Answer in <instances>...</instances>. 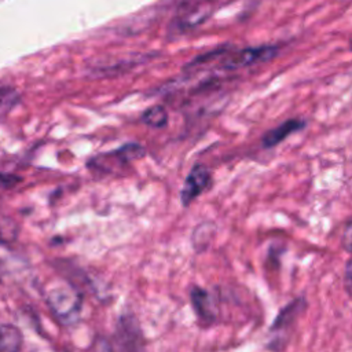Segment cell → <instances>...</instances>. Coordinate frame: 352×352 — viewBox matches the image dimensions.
<instances>
[{"label": "cell", "instance_id": "obj_1", "mask_svg": "<svg viewBox=\"0 0 352 352\" xmlns=\"http://www.w3.org/2000/svg\"><path fill=\"white\" fill-rule=\"evenodd\" d=\"M146 150L136 142H128L114 150L99 153L87 161V168L96 175H110L140 160Z\"/></svg>", "mask_w": 352, "mask_h": 352}, {"label": "cell", "instance_id": "obj_2", "mask_svg": "<svg viewBox=\"0 0 352 352\" xmlns=\"http://www.w3.org/2000/svg\"><path fill=\"white\" fill-rule=\"evenodd\" d=\"M47 302L59 320L72 323L78 319L82 309V293L76 285H59L50 290Z\"/></svg>", "mask_w": 352, "mask_h": 352}, {"label": "cell", "instance_id": "obj_3", "mask_svg": "<svg viewBox=\"0 0 352 352\" xmlns=\"http://www.w3.org/2000/svg\"><path fill=\"white\" fill-rule=\"evenodd\" d=\"M212 186V173L204 164H194L184 179L180 201L183 208H188L199 195H202Z\"/></svg>", "mask_w": 352, "mask_h": 352}, {"label": "cell", "instance_id": "obj_4", "mask_svg": "<svg viewBox=\"0 0 352 352\" xmlns=\"http://www.w3.org/2000/svg\"><path fill=\"white\" fill-rule=\"evenodd\" d=\"M212 12L210 0H195L192 3H187L180 8L177 15L175 16L170 30L177 33H184L195 26L201 25Z\"/></svg>", "mask_w": 352, "mask_h": 352}, {"label": "cell", "instance_id": "obj_5", "mask_svg": "<svg viewBox=\"0 0 352 352\" xmlns=\"http://www.w3.org/2000/svg\"><path fill=\"white\" fill-rule=\"evenodd\" d=\"M275 55H276V47L274 45L243 48L226 55L223 60L219 63V67L221 70H235V69L246 67L249 65H254L257 62L268 60Z\"/></svg>", "mask_w": 352, "mask_h": 352}, {"label": "cell", "instance_id": "obj_6", "mask_svg": "<svg viewBox=\"0 0 352 352\" xmlns=\"http://www.w3.org/2000/svg\"><path fill=\"white\" fill-rule=\"evenodd\" d=\"M117 349H142L143 348V334L139 323L133 315H121L116 331L114 341Z\"/></svg>", "mask_w": 352, "mask_h": 352}, {"label": "cell", "instance_id": "obj_7", "mask_svg": "<svg viewBox=\"0 0 352 352\" xmlns=\"http://www.w3.org/2000/svg\"><path fill=\"white\" fill-rule=\"evenodd\" d=\"M190 301L201 324L210 326L217 320V309L213 297L206 289L201 286H192L190 289Z\"/></svg>", "mask_w": 352, "mask_h": 352}, {"label": "cell", "instance_id": "obj_8", "mask_svg": "<svg viewBox=\"0 0 352 352\" xmlns=\"http://www.w3.org/2000/svg\"><path fill=\"white\" fill-rule=\"evenodd\" d=\"M307 126V122L301 118H289L279 124L275 128L268 129L263 136H261V144L265 148H272L278 146L280 142H283L287 136H290L294 132L302 131Z\"/></svg>", "mask_w": 352, "mask_h": 352}, {"label": "cell", "instance_id": "obj_9", "mask_svg": "<svg viewBox=\"0 0 352 352\" xmlns=\"http://www.w3.org/2000/svg\"><path fill=\"white\" fill-rule=\"evenodd\" d=\"M307 307V301L302 297H297L294 300H292L289 304H286L276 315V318L274 319L270 330L274 331H282L287 327H290L296 319L304 312Z\"/></svg>", "mask_w": 352, "mask_h": 352}, {"label": "cell", "instance_id": "obj_10", "mask_svg": "<svg viewBox=\"0 0 352 352\" xmlns=\"http://www.w3.org/2000/svg\"><path fill=\"white\" fill-rule=\"evenodd\" d=\"M216 234V226L212 221H204L198 224L191 235V243L197 253H201L208 249Z\"/></svg>", "mask_w": 352, "mask_h": 352}, {"label": "cell", "instance_id": "obj_11", "mask_svg": "<svg viewBox=\"0 0 352 352\" xmlns=\"http://www.w3.org/2000/svg\"><path fill=\"white\" fill-rule=\"evenodd\" d=\"M140 120L144 125L153 129H161L168 124V110L162 104L150 106L143 111Z\"/></svg>", "mask_w": 352, "mask_h": 352}, {"label": "cell", "instance_id": "obj_12", "mask_svg": "<svg viewBox=\"0 0 352 352\" xmlns=\"http://www.w3.org/2000/svg\"><path fill=\"white\" fill-rule=\"evenodd\" d=\"M22 345L19 329L11 324L0 326V351H18Z\"/></svg>", "mask_w": 352, "mask_h": 352}, {"label": "cell", "instance_id": "obj_13", "mask_svg": "<svg viewBox=\"0 0 352 352\" xmlns=\"http://www.w3.org/2000/svg\"><path fill=\"white\" fill-rule=\"evenodd\" d=\"M351 260H346V264H345V289L348 292V294H351Z\"/></svg>", "mask_w": 352, "mask_h": 352}, {"label": "cell", "instance_id": "obj_14", "mask_svg": "<svg viewBox=\"0 0 352 352\" xmlns=\"http://www.w3.org/2000/svg\"><path fill=\"white\" fill-rule=\"evenodd\" d=\"M344 245H345V249L349 252L351 250V220L346 221V226H345V231H344Z\"/></svg>", "mask_w": 352, "mask_h": 352}, {"label": "cell", "instance_id": "obj_15", "mask_svg": "<svg viewBox=\"0 0 352 352\" xmlns=\"http://www.w3.org/2000/svg\"><path fill=\"white\" fill-rule=\"evenodd\" d=\"M18 182V179L16 177H14V176H4V175H0V184L1 186H12V184H15Z\"/></svg>", "mask_w": 352, "mask_h": 352}]
</instances>
